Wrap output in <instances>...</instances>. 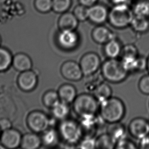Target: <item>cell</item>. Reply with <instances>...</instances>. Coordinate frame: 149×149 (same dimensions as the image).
Returning a JSON list of instances; mask_svg holds the SVG:
<instances>
[{"label":"cell","instance_id":"1","mask_svg":"<svg viewBox=\"0 0 149 149\" xmlns=\"http://www.w3.org/2000/svg\"><path fill=\"white\" fill-rule=\"evenodd\" d=\"M99 111L103 120L111 124L119 122L123 119L125 113V107L121 100L111 97L100 103Z\"/></svg>","mask_w":149,"mask_h":149},{"label":"cell","instance_id":"2","mask_svg":"<svg viewBox=\"0 0 149 149\" xmlns=\"http://www.w3.org/2000/svg\"><path fill=\"white\" fill-rule=\"evenodd\" d=\"M73 103L75 113L81 118L95 116L100 107L94 96L85 93L77 96Z\"/></svg>","mask_w":149,"mask_h":149},{"label":"cell","instance_id":"3","mask_svg":"<svg viewBox=\"0 0 149 149\" xmlns=\"http://www.w3.org/2000/svg\"><path fill=\"white\" fill-rule=\"evenodd\" d=\"M102 76L111 83L123 81L127 77L128 72L123 66L121 61L117 58H109L102 64L101 68Z\"/></svg>","mask_w":149,"mask_h":149},{"label":"cell","instance_id":"4","mask_svg":"<svg viewBox=\"0 0 149 149\" xmlns=\"http://www.w3.org/2000/svg\"><path fill=\"white\" fill-rule=\"evenodd\" d=\"M60 137L69 145H75L81 141L83 131L81 125L74 120L66 119L62 120L58 125Z\"/></svg>","mask_w":149,"mask_h":149},{"label":"cell","instance_id":"5","mask_svg":"<svg viewBox=\"0 0 149 149\" xmlns=\"http://www.w3.org/2000/svg\"><path fill=\"white\" fill-rule=\"evenodd\" d=\"M134 16L133 11L126 4L116 5L109 14L111 24L117 28H124L131 24Z\"/></svg>","mask_w":149,"mask_h":149},{"label":"cell","instance_id":"6","mask_svg":"<svg viewBox=\"0 0 149 149\" xmlns=\"http://www.w3.org/2000/svg\"><path fill=\"white\" fill-rule=\"evenodd\" d=\"M50 122V119L45 113L39 111H32L26 119L29 128L36 133H43L49 129Z\"/></svg>","mask_w":149,"mask_h":149},{"label":"cell","instance_id":"7","mask_svg":"<svg viewBox=\"0 0 149 149\" xmlns=\"http://www.w3.org/2000/svg\"><path fill=\"white\" fill-rule=\"evenodd\" d=\"M79 65L84 75L90 76L97 72L100 68V58L96 53L88 52L82 56Z\"/></svg>","mask_w":149,"mask_h":149},{"label":"cell","instance_id":"8","mask_svg":"<svg viewBox=\"0 0 149 149\" xmlns=\"http://www.w3.org/2000/svg\"><path fill=\"white\" fill-rule=\"evenodd\" d=\"M61 73L65 79L72 81H79L84 76L79 64L73 61L64 63L61 67Z\"/></svg>","mask_w":149,"mask_h":149},{"label":"cell","instance_id":"9","mask_svg":"<svg viewBox=\"0 0 149 149\" xmlns=\"http://www.w3.org/2000/svg\"><path fill=\"white\" fill-rule=\"evenodd\" d=\"M22 136L18 130L11 128L3 131L1 134L0 142L4 148L16 149L20 146Z\"/></svg>","mask_w":149,"mask_h":149},{"label":"cell","instance_id":"10","mask_svg":"<svg viewBox=\"0 0 149 149\" xmlns=\"http://www.w3.org/2000/svg\"><path fill=\"white\" fill-rule=\"evenodd\" d=\"M128 128L131 135L139 140L149 134V122L142 118L132 120Z\"/></svg>","mask_w":149,"mask_h":149},{"label":"cell","instance_id":"11","mask_svg":"<svg viewBox=\"0 0 149 149\" xmlns=\"http://www.w3.org/2000/svg\"><path fill=\"white\" fill-rule=\"evenodd\" d=\"M18 87L24 92L32 91L38 84V77L36 73L31 69L22 72L17 79Z\"/></svg>","mask_w":149,"mask_h":149},{"label":"cell","instance_id":"12","mask_svg":"<svg viewBox=\"0 0 149 149\" xmlns=\"http://www.w3.org/2000/svg\"><path fill=\"white\" fill-rule=\"evenodd\" d=\"M58 42L63 49H72L78 45L79 37L74 31H61L58 37Z\"/></svg>","mask_w":149,"mask_h":149},{"label":"cell","instance_id":"13","mask_svg":"<svg viewBox=\"0 0 149 149\" xmlns=\"http://www.w3.org/2000/svg\"><path fill=\"white\" fill-rule=\"evenodd\" d=\"M109 17V13L104 6L96 5L89 8V17L92 22L100 24L104 22Z\"/></svg>","mask_w":149,"mask_h":149},{"label":"cell","instance_id":"14","mask_svg":"<svg viewBox=\"0 0 149 149\" xmlns=\"http://www.w3.org/2000/svg\"><path fill=\"white\" fill-rule=\"evenodd\" d=\"M12 65L15 70L22 72L31 70L32 62L28 55L24 53H18L13 56Z\"/></svg>","mask_w":149,"mask_h":149},{"label":"cell","instance_id":"15","mask_svg":"<svg viewBox=\"0 0 149 149\" xmlns=\"http://www.w3.org/2000/svg\"><path fill=\"white\" fill-rule=\"evenodd\" d=\"M93 40L99 44H105L115 38L114 34L109 29L104 26H97L92 32Z\"/></svg>","mask_w":149,"mask_h":149},{"label":"cell","instance_id":"16","mask_svg":"<svg viewBox=\"0 0 149 149\" xmlns=\"http://www.w3.org/2000/svg\"><path fill=\"white\" fill-rule=\"evenodd\" d=\"M58 93L60 100L68 104L73 102L77 96L75 88L69 84L62 85L59 88Z\"/></svg>","mask_w":149,"mask_h":149},{"label":"cell","instance_id":"17","mask_svg":"<svg viewBox=\"0 0 149 149\" xmlns=\"http://www.w3.org/2000/svg\"><path fill=\"white\" fill-rule=\"evenodd\" d=\"M58 24L61 31H74L78 25V19L73 13L65 12L59 19Z\"/></svg>","mask_w":149,"mask_h":149},{"label":"cell","instance_id":"18","mask_svg":"<svg viewBox=\"0 0 149 149\" xmlns=\"http://www.w3.org/2000/svg\"><path fill=\"white\" fill-rule=\"evenodd\" d=\"M41 145V138L36 133H26L22 136L20 147L22 149H38Z\"/></svg>","mask_w":149,"mask_h":149},{"label":"cell","instance_id":"19","mask_svg":"<svg viewBox=\"0 0 149 149\" xmlns=\"http://www.w3.org/2000/svg\"><path fill=\"white\" fill-rule=\"evenodd\" d=\"M60 135L58 131L54 129H47L43 132L42 145L47 147H54L58 143Z\"/></svg>","mask_w":149,"mask_h":149},{"label":"cell","instance_id":"20","mask_svg":"<svg viewBox=\"0 0 149 149\" xmlns=\"http://www.w3.org/2000/svg\"><path fill=\"white\" fill-rule=\"evenodd\" d=\"M122 48L121 44L116 39H113L105 43L104 52L109 58H117L121 55Z\"/></svg>","mask_w":149,"mask_h":149},{"label":"cell","instance_id":"21","mask_svg":"<svg viewBox=\"0 0 149 149\" xmlns=\"http://www.w3.org/2000/svg\"><path fill=\"white\" fill-rule=\"evenodd\" d=\"M112 90L111 87L105 83L97 85L94 90V96L99 103H101L111 98Z\"/></svg>","mask_w":149,"mask_h":149},{"label":"cell","instance_id":"22","mask_svg":"<svg viewBox=\"0 0 149 149\" xmlns=\"http://www.w3.org/2000/svg\"><path fill=\"white\" fill-rule=\"evenodd\" d=\"M70 111L69 104L61 101L52 108L53 116L61 121L67 119L70 113Z\"/></svg>","mask_w":149,"mask_h":149},{"label":"cell","instance_id":"23","mask_svg":"<svg viewBox=\"0 0 149 149\" xmlns=\"http://www.w3.org/2000/svg\"><path fill=\"white\" fill-rule=\"evenodd\" d=\"M108 129V134L117 143L118 141L125 139L126 131L125 127L119 122L111 123Z\"/></svg>","mask_w":149,"mask_h":149},{"label":"cell","instance_id":"24","mask_svg":"<svg viewBox=\"0 0 149 149\" xmlns=\"http://www.w3.org/2000/svg\"><path fill=\"white\" fill-rule=\"evenodd\" d=\"M133 30L139 33L147 32L149 29V20L147 17L134 15L131 23Z\"/></svg>","mask_w":149,"mask_h":149},{"label":"cell","instance_id":"25","mask_svg":"<svg viewBox=\"0 0 149 149\" xmlns=\"http://www.w3.org/2000/svg\"><path fill=\"white\" fill-rule=\"evenodd\" d=\"M13 56L9 50L0 47V72L7 70L12 64Z\"/></svg>","mask_w":149,"mask_h":149},{"label":"cell","instance_id":"26","mask_svg":"<svg viewBox=\"0 0 149 149\" xmlns=\"http://www.w3.org/2000/svg\"><path fill=\"white\" fill-rule=\"evenodd\" d=\"M116 144V142L108 133L103 134L96 139V148L113 149Z\"/></svg>","mask_w":149,"mask_h":149},{"label":"cell","instance_id":"27","mask_svg":"<svg viewBox=\"0 0 149 149\" xmlns=\"http://www.w3.org/2000/svg\"><path fill=\"white\" fill-rule=\"evenodd\" d=\"M42 100L45 106L50 109L61 101L58 93L54 90H49L45 92L43 96Z\"/></svg>","mask_w":149,"mask_h":149},{"label":"cell","instance_id":"28","mask_svg":"<svg viewBox=\"0 0 149 149\" xmlns=\"http://www.w3.org/2000/svg\"><path fill=\"white\" fill-rule=\"evenodd\" d=\"M133 13L135 15L149 16V0H141L137 2L133 8Z\"/></svg>","mask_w":149,"mask_h":149},{"label":"cell","instance_id":"29","mask_svg":"<svg viewBox=\"0 0 149 149\" xmlns=\"http://www.w3.org/2000/svg\"><path fill=\"white\" fill-rule=\"evenodd\" d=\"M71 0H52V9L56 13L66 12L70 7Z\"/></svg>","mask_w":149,"mask_h":149},{"label":"cell","instance_id":"30","mask_svg":"<svg viewBox=\"0 0 149 149\" xmlns=\"http://www.w3.org/2000/svg\"><path fill=\"white\" fill-rule=\"evenodd\" d=\"M35 7L39 12L47 13L52 9V0H35Z\"/></svg>","mask_w":149,"mask_h":149},{"label":"cell","instance_id":"31","mask_svg":"<svg viewBox=\"0 0 149 149\" xmlns=\"http://www.w3.org/2000/svg\"><path fill=\"white\" fill-rule=\"evenodd\" d=\"M73 14L78 20L85 21L89 17V8L83 5L77 6L74 10Z\"/></svg>","mask_w":149,"mask_h":149},{"label":"cell","instance_id":"32","mask_svg":"<svg viewBox=\"0 0 149 149\" xmlns=\"http://www.w3.org/2000/svg\"><path fill=\"white\" fill-rule=\"evenodd\" d=\"M121 55L122 58H136L138 57V51L136 47L133 45H127L122 49Z\"/></svg>","mask_w":149,"mask_h":149},{"label":"cell","instance_id":"33","mask_svg":"<svg viewBox=\"0 0 149 149\" xmlns=\"http://www.w3.org/2000/svg\"><path fill=\"white\" fill-rule=\"evenodd\" d=\"M139 88L143 94L149 95V74L143 76L139 80Z\"/></svg>","mask_w":149,"mask_h":149},{"label":"cell","instance_id":"34","mask_svg":"<svg viewBox=\"0 0 149 149\" xmlns=\"http://www.w3.org/2000/svg\"><path fill=\"white\" fill-rule=\"evenodd\" d=\"M115 148L120 149H136L137 148L133 142L125 138L117 142L116 144Z\"/></svg>","mask_w":149,"mask_h":149},{"label":"cell","instance_id":"35","mask_svg":"<svg viewBox=\"0 0 149 149\" xmlns=\"http://www.w3.org/2000/svg\"><path fill=\"white\" fill-rule=\"evenodd\" d=\"M79 148L81 149H94L96 148V139L92 137H87L79 143Z\"/></svg>","mask_w":149,"mask_h":149},{"label":"cell","instance_id":"36","mask_svg":"<svg viewBox=\"0 0 149 149\" xmlns=\"http://www.w3.org/2000/svg\"><path fill=\"white\" fill-rule=\"evenodd\" d=\"M147 68V59L142 56H138L135 61V70H145Z\"/></svg>","mask_w":149,"mask_h":149},{"label":"cell","instance_id":"37","mask_svg":"<svg viewBox=\"0 0 149 149\" xmlns=\"http://www.w3.org/2000/svg\"><path fill=\"white\" fill-rule=\"evenodd\" d=\"M12 128V123L8 119L3 118L0 120V130L1 131H5Z\"/></svg>","mask_w":149,"mask_h":149},{"label":"cell","instance_id":"38","mask_svg":"<svg viewBox=\"0 0 149 149\" xmlns=\"http://www.w3.org/2000/svg\"><path fill=\"white\" fill-rule=\"evenodd\" d=\"M139 148L140 149H149V134L139 139Z\"/></svg>","mask_w":149,"mask_h":149},{"label":"cell","instance_id":"39","mask_svg":"<svg viewBox=\"0 0 149 149\" xmlns=\"http://www.w3.org/2000/svg\"><path fill=\"white\" fill-rule=\"evenodd\" d=\"M97 1V0H79L81 5L87 7H90L93 6Z\"/></svg>","mask_w":149,"mask_h":149},{"label":"cell","instance_id":"40","mask_svg":"<svg viewBox=\"0 0 149 149\" xmlns=\"http://www.w3.org/2000/svg\"><path fill=\"white\" fill-rule=\"evenodd\" d=\"M113 3L116 5H119V4H126L128 0H111Z\"/></svg>","mask_w":149,"mask_h":149},{"label":"cell","instance_id":"41","mask_svg":"<svg viewBox=\"0 0 149 149\" xmlns=\"http://www.w3.org/2000/svg\"><path fill=\"white\" fill-rule=\"evenodd\" d=\"M147 69L148 71L149 72V58H147Z\"/></svg>","mask_w":149,"mask_h":149},{"label":"cell","instance_id":"42","mask_svg":"<svg viewBox=\"0 0 149 149\" xmlns=\"http://www.w3.org/2000/svg\"><path fill=\"white\" fill-rule=\"evenodd\" d=\"M1 41H2V39H1V36H0V45H1Z\"/></svg>","mask_w":149,"mask_h":149},{"label":"cell","instance_id":"43","mask_svg":"<svg viewBox=\"0 0 149 149\" xmlns=\"http://www.w3.org/2000/svg\"><path fill=\"white\" fill-rule=\"evenodd\" d=\"M1 130H0V137H1Z\"/></svg>","mask_w":149,"mask_h":149}]
</instances>
